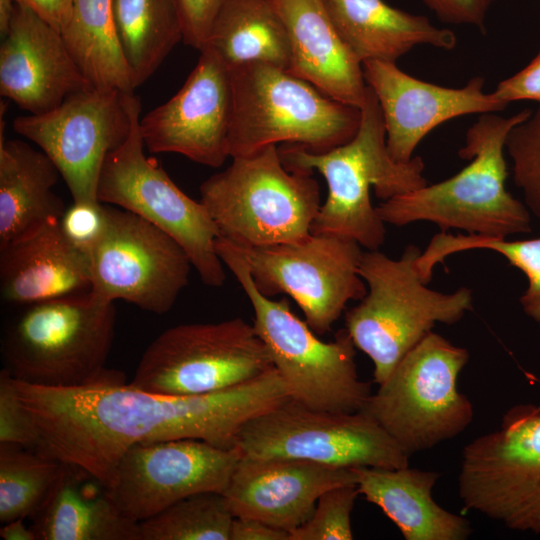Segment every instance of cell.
<instances>
[{"label": "cell", "instance_id": "1", "mask_svg": "<svg viewBox=\"0 0 540 540\" xmlns=\"http://www.w3.org/2000/svg\"><path fill=\"white\" fill-rule=\"evenodd\" d=\"M14 381L37 431L34 450L81 467L105 486L135 444L198 439L233 448L245 423L290 399L274 367L238 386L187 396L141 390L115 370L75 388Z\"/></svg>", "mask_w": 540, "mask_h": 540}, {"label": "cell", "instance_id": "2", "mask_svg": "<svg viewBox=\"0 0 540 540\" xmlns=\"http://www.w3.org/2000/svg\"><path fill=\"white\" fill-rule=\"evenodd\" d=\"M360 113L357 132L340 146L325 152H312L296 144L278 149L286 169L310 174L317 171L327 183V198L311 233L342 236L367 250H378L385 241V223L371 203L370 189L385 201L428 183L421 157L398 162L389 154L380 105L369 86Z\"/></svg>", "mask_w": 540, "mask_h": 540}, {"label": "cell", "instance_id": "3", "mask_svg": "<svg viewBox=\"0 0 540 540\" xmlns=\"http://www.w3.org/2000/svg\"><path fill=\"white\" fill-rule=\"evenodd\" d=\"M532 110L509 117L485 113L467 130L458 154L470 163L454 176L381 202L376 211L384 223L404 226L426 221L442 232L464 230L493 238L531 231L529 210L506 188V139Z\"/></svg>", "mask_w": 540, "mask_h": 540}, {"label": "cell", "instance_id": "4", "mask_svg": "<svg viewBox=\"0 0 540 540\" xmlns=\"http://www.w3.org/2000/svg\"><path fill=\"white\" fill-rule=\"evenodd\" d=\"M216 250L241 285L254 312L253 326L265 344L290 399L315 410L355 413L364 409L371 393L360 380L355 345L347 330L324 342L291 310L288 300H272L256 287L242 250L219 236Z\"/></svg>", "mask_w": 540, "mask_h": 540}, {"label": "cell", "instance_id": "5", "mask_svg": "<svg viewBox=\"0 0 540 540\" xmlns=\"http://www.w3.org/2000/svg\"><path fill=\"white\" fill-rule=\"evenodd\" d=\"M420 253L414 245L398 259L378 250L362 253L358 272L367 293L346 312L345 329L355 347L371 359L377 385L436 323L453 324L473 309L467 287L452 293L427 287L417 267Z\"/></svg>", "mask_w": 540, "mask_h": 540}, {"label": "cell", "instance_id": "6", "mask_svg": "<svg viewBox=\"0 0 540 540\" xmlns=\"http://www.w3.org/2000/svg\"><path fill=\"white\" fill-rule=\"evenodd\" d=\"M114 303L90 291L25 305L5 329L1 352L19 382L75 388L106 377L115 331Z\"/></svg>", "mask_w": 540, "mask_h": 540}, {"label": "cell", "instance_id": "7", "mask_svg": "<svg viewBox=\"0 0 540 540\" xmlns=\"http://www.w3.org/2000/svg\"><path fill=\"white\" fill-rule=\"evenodd\" d=\"M229 70L231 158L278 143L325 152L357 132L359 108L332 99L287 69L255 63Z\"/></svg>", "mask_w": 540, "mask_h": 540}, {"label": "cell", "instance_id": "8", "mask_svg": "<svg viewBox=\"0 0 540 540\" xmlns=\"http://www.w3.org/2000/svg\"><path fill=\"white\" fill-rule=\"evenodd\" d=\"M200 195L220 236L240 247L307 238L321 206L312 174L286 169L277 145L233 157L201 184Z\"/></svg>", "mask_w": 540, "mask_h": 540}, {"label": "cell", "instance_id": "9", "mask_svg": "<svg viewBox=\"0 0 540 540\" xmlns=\"http://www.w3.org/2000/svg\"><path fill=\"white\" fill-rule=\"evenodd\" d=\"M465 348L429 332L371 394L363 412L411 456L450 440L472 422L471 401L458 389Z\"/></svg>", "mask_w": 540, "mask_h": 540}, {"label": "cell", "instance_id": "10", "mask_svg": "<svg viewBox=\"0 0 540 540\" xmlns=\"http://www.w3.org/2000/svg\"><path fill=\"white\" fill-rule=\"evenodd\" d=\"M140 114L137 97L126 140L103 164L98 200L132 212L164 231L184 249L204 284L221 287L226 274L216 250L219 229L204 204L187 196L156 160L146 156Z\"/></svg>", "mask_w": 540, "mask_h": 540}, {"label": "cell", "instance_id": "11", "mask_svg": "<svg viewBox=\"0 0 540 540\" xmlns=\"http://www.w3.org/2000/svg\"><path fill=\"white\" fill-rule=\"evenodd\" d=\"M272 368L253 324L235 317L165 330L142 354L130 383L163 395H203L238 386Z\"/></svg>", "mask_w": 540, "mask_h": 540}, {"label": "cell", "instance_id": "12", "mask_svg": "<svg viewBox=\"0 0 540 540\" xmlns=\"http://www.w3.org/2000/svg\"><path fill=\"white\" fill-rule=\"evenodd\" d=\"M235 446L242 456L288 458L323 465L403 468L409 455L367 413L308 408L292 399L249 420Z\"/></svg>", "mask_w": 540, "mask_h": 540}, {"label": "cell", "instance_id": "13", "mask_svg": "<svg viewBox=\"0 0 540 540\" xmlns=\"http://www.w3.org/2000/svg\"><path fill=\"white\" fill-rule=\"evenodd\" d=\"M459 496L511 530L540 534V407L510 408L495 431L462 451Z\"/></svg>", "mask_w": 540, "mask_h": 540}, {"label": "cell", "instance_id": "14", "mask_svg": "<svg viewBox=\"0 0 540 540\" xmlns=\"http://www.w3.org/2000/svg\"><path fill=\"white\" fill-rule=\"evenodd\" d=\"M238 247L257 289L267 297L289 295L317 335L330 331L349 301L367 293L358 272L363 251L352 239L311 233L297 242Z\"/></svg>", "mask_w": 540, "mask_h": 540}, {"label": "cell", "instance_id": "15", "mask_svg": "<svg viewBox=\"0 0 540 540\" xmlns=\"http://www.w3.org/2000/svg\"><path fill=\"white\" fill-rule=\"evenodd\" d=\"M136 98L90 86L50 111L15 118L13 128L53 161L73 202L96 203L103 164L126 140Z\"/></svg>", "mask_w": 540, "mask_h": 540}, {"label": "cell", "instance_id": "16", "mask_svg": "<svg viewBox=\"0 0 540 540\" xmlns=\"http://www.w3.org/2000/svg\"><path fill=\"white\" fill-rule=\"evenodd\" d=\"M106 206V227L88 256L91 290L114 303L125 300L155 314L168 312L193 267L184 249L140 216Z\"/></svg>", "mask_w": 540, "mask_h": 540}, {"label": "cell", "instance_id": "17", "mask_svg": "<svg viewBox=\"0 0 540 540\" xmlns=\"http://www.w3.org/2000/svg\"><path fill=\"white\" fill-rule=\"evenodd\" d=\"M240 450L198 439L138 443L119 459L106 485L113 503L141 522L195 493L225 490Z\"/></svg>", "mask_w": 540, "mask_h": 540}, {"label": "cell", "instance_id": "18", "mask_svg": "<svg viewBox=\"0 0 540 540\" xmlns=\"http://www.w3.org/2000/svg\"><path fill=\"white\" fill-rule=\"evenodd\" d=\"M232 84L228 67L208 47L178 92L140 117L145 148L177 153L218 168L229 157Z\"/></svg>", "mask_w": 540, "mask_h": 540}, {"label": "cell", "instance_id": "19", "mask_svg": "<svg viewBox=\"0 0 540 540\" xmlns=\"http://www.w3.org/2000/svg\"><path fill=\"white\" fill-rule=\"evenodd\" d=\"M362 69L380 105L387 149L398 162L410 161L421 140L442 123L468 114L496 113L507 106L484 91L480 76L463 87L449 88L413 77L396 62L365 61Z\"/></svg>", "mask_w": 540, "mask_h": 540}, {"label": "cell", "instance_id": "20", "mask_svg": "<svg viewBox=\"0 0 540 540\" xmlns=\"http://www.w3.org/2000/svg\"><path fill=\"white\" fill-rule=\"evenodd\" d=\"M0 45V94L29 114L60 105L93 86L71 55L62 34L32 10L15 4Z\"/></svg>", "mask_w": 540, "mask_h": 540}, {"label": "cell", "instance_id": "21", "mask_svg": "<svg viewBox=\"0 0 540 540\" xmlns=\"http://www.w3.org/2000/svg\"><path fill=\"white\" fill-rule=\"evenodd\" d=\"M355 483L353 468L241 455L223 494L234 517L290 532L310 518L325 491Z\"/></svg>", "mask_w": 540, "mask_h": 540}, {"label": "cell", "instance_id": "22", "mask_svg": "<svg viewBox=\"0 0 540 540\" xmlns=\"http://www.w3.org/2000/svg\"><path fill=\"white\" fill-rule=\"evenodd\" d=\"M288 33V71L341 103L361 108L362 63L339 35L323 0H273Z\"/></svg>", "mask_w": 540, "mask_h": 540}, {"label": "cell", "instance_id": "23", "mask_svg": "<svg viewBox=\"0 0 540 540\" xmlns=\"http://www.w3.org/2000/svg\"><path fill=\"white\" fill-rule=\"evenodd\" d=\"M88 258L51 219L20 239L0 246L2 300L29 305L89 292Z\"/></svg>", "mask_w": 540, "mask_h": 540}, {"label": "cell", "instance_id": "24", "mask_svg": "<svg viewBox=\"0 0 540 540\" xmlns=\"http://www.w3.org/2000/svg\"><path fill=\"white\" fill-rule=\"evenodd\" d=\"M360 495L378 506L406 540H465L470 523L435 502L440 474L414 468L353 467Z\"/></svg>", "mask_w": 540, "mask_h": 540}, {"label": "cell", "instance_id": "25", "mask_svg": "<svg viewBox=\"0 0 540 540\" xmlns=\"http://www.w3.org/2000/svg\"><path fill=\"white\" fill-rule=\"evenodd\" d=\"M32 518L37 540H141L139 523L120 512L106 486L73 464L65 463Z\"/></svg>", "mask_w": 540, "mask_h": 540}, {"label": "cell", "instance_id": "26", "mask_svg": "<svg viewBox=\"0 0 540 540\" xmlns=\"http://www.w3.org/2000/svg\"><path fill=\"white\" fill-rule=\"evenodd\" d=\"M339 35L361 62H396L415 46L452 50L455 33L425 16L394 8L383 0H323Z\"/></svg>", "mask_w": 540, "mask_h": 540}, {"label": "cell", "instance_id": "27", "mask_svg": "<svg viewBox=\"0 0 540 540\" xmlns=\"http://www.w3.org/2000/svg\"><path fill=\"white\" fill-rule=\"evenodd\" d=\"M0 133V246L22 238L66 207L53 191L60 172L42 151Z\"/></svg>", "mask_w": 540, "mask_h": 540}, {"label": "cell", "instance_id": "28", "mask_svg": "<svg viewBox=\"0 0 540 540\" xmlns=\"http://www.w3.org/2000/svg\"><path fill=\"white\" fill-rule=\"evenodd\" d=\"M205 47L228 69L265 63L288 70L290 64L287 29L273 0H224Z\"/></svg>", "mask_w": 540, "mask_h": 540}, {"label": "cell", "instance_id": "29", "mask_svg": "<svg viewBox=\"0 0 540 540\" xmlns=\"http://www.w3.org/2000/svg\"><path fill=\"white\" fill-rule=\"evenodd\" d=\"M115 34L135 88L159 68L183 40L174 0H112Z\"/></svg>", "mask_w": 540, "mask_h": 540}, {"label": "cell", "instance_id": "30", "mask_svg": "<svg viewBox=\"0 0 540 540\" xmlns=\"http://www.w3.org/2000/svg\"><path fill=\"white\" fill-rule=\"evenodd\" d=\"M61 34L93 86L134 94L136 88L115 34L112 0H73Z\"/></svg>", "mask_w": 540, "mask_h": 540}, {"label": "cell", "instance_id": "31", "mask_svg": "<svg viewBox=\"0 0 540 540\" xmlns=\"http://www.w3.org/2000/svg\"><path fill=\"white\" fill-rule=\"evenodd\" d=\"M65 463L36 450L0 443V521L32 517L59 479Z\"/></svg>", "mask_w": 540, "mask_h": 540}, {"label": "cell", "instance_id": "32", "mask_svg": "<svg viewBox=\"0 0 540 540\" xmlns=\"http://www.w3.org/2000/svg\"><path fill=\"white\" fill-rule=\"evenodd\" d=\"M472 249L490 250L502 255L511 266L519 269L527 278L526 290L519 302L524 313L540 329V237L525 240H508L477 234L452 235L440 232L432 237L427 248L417 260L422 276L432 279L437 263L454 253Z\"/></svg>", "mask_w": 540, "mask_h": 540}, {"label": "cell", "instance_id": "33", "mask_svg": "<svg viewBox=\"0 0 540 540\" xmlns=\"http://www.w3.org/2000/svg\"><path fill=\"white\" fill-rule=\"evenodd\" d=\"M233 519L222 492H199L139 522L140 539L230 540Z\"/></svg>", "mask_w": 540, "mask_h": 540}, {"label": "cell", "instance_id": "34", "mask_svg": "<svg viewBox=\"0 0 540 540\" xmlns=\"http://www.w3.org/2000/svg\"><path fill=\"white\" fill-rule=\"evenodd\" d=\"M505 150L525 206L540 220V105L509 132Z\"/></svg>", "mask_w": 540, "mask_h": 540}, {"label": "cell", "instance_id": "35", "mask_svg": "<svg viewBox=\"0 0 540 540\" xmlns=\"http://www.w3.org/2000/svg\"><path fill=\"white\" fill-rule=\"evenodd\" d=\"M360 495L355 484L325 491L317 500L310 518L289 532V540H351V514Z\"/></svg>", "mask_w": 540, "mask_h": 540}, {"label": "cell", "instance_id": "36", "mask_svg": "<svg viewBox=\"0 0 540 540\" xmlns=\"http://www.w3.org/2000/svg\"><path fill=\"white\" fill-rule=\"evenodd\" d=\"M37 441L35 425L18 396L15 381L3 368L0 373V443L35 449Z\"/></svg>", "mask_w": 540, "mask_h": 540}, {"label": "cell", "instance_id": "37", "mask_svg": "<svg viewBox=\"0 0 540 540\" xmlns=\"http://www.w3.org/2000/svg\"><path fill=\"white\" fill-rule=\"evenodd\" d=\"M106 206L101 202H73L59 219L68 241L87 258L102 237L106 227Z\"/></svg>", "mask_w": 540, "mask_h": 540}, {"label": "cell", "instance_id": "38", "mask_svg": "<svg viewBox=\"0 0 540 540\" xmlns=\"http://www.w3.org/2000/svg\"><path fill=\"white\" fill-rule=\"evenodd\" d=\"M183 29V41L202 50L224 0H174Z\"/></svg>", "mask_w": 540, "mask_h": 540}, {"label": "cell", "instance_id": "39", "mask_svg": "<svg viewBox=\"0 0 540 540\" xmlns=\"http://www.w3.org/2000/svg\"><path fill=\"white\" fill-rule=\"evenodd\" d=\"M492 93L505 105L523 100L535 101L540 105V48L529 64L499 82Z\"/></svg>", "mask_w": 540, "mask_h": 540}, {"label": "cell", "instance_id": "40", "mask_svg": "<svg viewBox=\"0 0 540 540\" xmlns=\"http://www.w3.org/2000/svg\"><path fill=\"white\" fill-rule=\"evenodd\" d=\"M444 22L468 24L483 28L494 0H424Z\"/></svg>", "mask_w": 540, "mask_h": 540}, {"label": "cell", "instance_id": "41", "mask_svg": "<svg viewBox=\"0 0 540 540\" xmlns=\"http://www.w3.org/2000/svg\"><path fill=\"white\" fill-rule=\"evenodd\" d=\"M230 540H289V532L257 519L234 517Z\"/></svg>", "mask_w": 540, "mask_h": 540}, {"label": "cell", "instance_id": "42", "mask_svg": "<svg viewBox=\"0 0 540 540\" xmlns=\"http://www.w3.org/2000/svg\"><path fill=\"white\" fill-rule=\"evenodd\" d=\"M16 4L22 5L39 17L48 22L60 33L66 27L72 9L73 0H14Z\"/></svg>", "mask_w": 540, "mask_h": 540}, {"label": "cell", "instance_id": "43", "mask_svg": "<svg viewBox=\"0 0 540 540\" xmlns=\"http://www.w3.org/2000/svg\"><path fill=\"white\" fill-rule=\"evenodd\" d=\"M0 536L5 540H37L32 527H27L22 518L4 523Z\"/></svg>", "mask_w": 540, "mask_h": 540}, {"label": "cell", "instance_id": "44", "mask_svg": "<svg viewBox=\"0 0 540 540\" xmlns=\"http://www.w3.org/2000/svg\"><path fill=\"white\" fill-rule=\"evenodd\" d=\"M15 4L14 0H0V32L2 36L7 32Z\"/></svg>", "mask_w": 540, "mask_h": 540}]
</instances>
